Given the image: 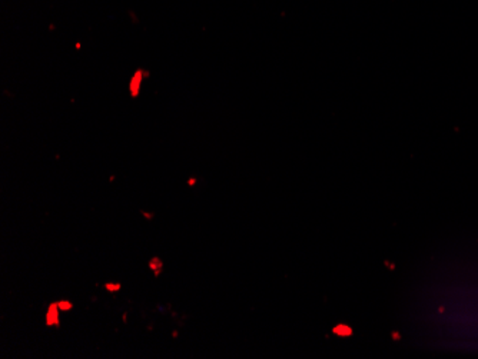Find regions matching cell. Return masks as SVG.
Wrapping results in <instances>:
<instances>
[{"instance_id":"1","label":"cell","mask_w":478,"mask_h":359,"mask_svg":"<svg viewBox=\"0 0 478 359\" xmlns=\"http://www.w3.org/2000/svg\"><path fill=\"white\" fill-rule=\"evenodd\" d=\"M59 305L58 302H52L46 312V325L47 326H59Z\"/></svg>"},{"instance_id":"2","label":"cell","mask_w":478,"mask_h":359,"mask_svg":"<svg viewBox=\"0 0 478 359\" xmlns=\"http://www.w3.org/2000/svg\"><path fill=\"white\" fill-rule=\"evenodd\" d=\"M149 268L153 270L155 276H157L159 273L162 272V269H164V262H162L161 258L153 257V258L149 261Z\"/></svg>"},{"instance_id":"3","label":"cell","mask_w":478,"mask_h":359,"mask_svg":"<svg viewBox=\"0 0 478 359\" xmlns=\"http://www.w3.org/2000/svg\"><path fill=\"white\" fill-rule=\"evenodd\" d=\"M139 85H141V76H139V73H138L134 79H132V84H130V91H132V95H134V96L138 95V92H139Z\"/></svg>"},{"instance_id":"4","label":"cell","mask_w":478,"mask_h":359,"mask_svg":"<svg viewBox=\"0 0 478 359\" xmlns=\"http://www.w3.org/2000/svg\"><path fill=\"white\" fill-rule=\"evenodd\" d=\"M58 305H59V310L62 312H68V311H70L73 308V303L69 302V300H59Z\"/></svg>"},{"instance_id":"5","label":"cell","mask_w":478,"mask_h":359,"mask_svg":"<svg viewBox=\"0 0 478 359\" xmlns=\"http://www.w3.org/2000/svg\"><path fill=\"white\" fill-rule=\"evenodd\" d=\"M105 288L108 289L109 292H118V291H121L122 285H121V284H106Z\"/></svg>"}]
</instances>
